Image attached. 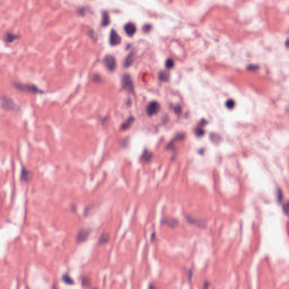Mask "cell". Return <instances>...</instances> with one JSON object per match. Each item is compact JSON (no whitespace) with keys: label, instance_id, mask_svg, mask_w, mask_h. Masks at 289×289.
<instances>
[{"label":"cell","instance_id":"cell-1","mask_svg":"<svg viewBox=\"0 0 289 289\" xmlns=\"http://www.w3.org/2000/svg\"><path fill=\"white\" fill-rule=\"evenodd\" d=\"M14 87L19 90L24 91L33 94L43 93L44 92L42 90L39 88L38 86L30 84H23L19 82H14L13 84Z\"/></svg>","mask_w":289,"mask_h":289},{"label":"cell","instance_id":"cell-2","mask_svg":"<svg viewBox=\"0 0 289 289\" xmlns=\"http://www.w3.org/2000/svg\"><path fill=\"white\" fill-rule=\"evenodd\" d=\"M1 108L7 111H15L18 110V107L10 97L6 96H3L1 99Z\"/></svg>","mask_w":289,"mask_h":289},{"label":"cell","instance_id":"cell-3","mask_svg":"<svg viewBox=\"0 0 289 289\" xmlns=\"http://www.w3.org/2000/svg\"><path fill=\"white\" fill-rule=\"evenodd\" d=\"M122 84L123 88L129 93H133L134 88L133 81L129 74H124L122 78Z\"/></svg>","mask_w":289,"mask_h":289},{"label":"cell","instance_id":"cell-4","mask_svg":"<svg viewBox=\"0 0 289 289\" xmlns=\"http://www.w3.org/2000/svg\"><path fill=\"white\" fill-rule=\"evenodd\" d=\"M104 63L106 67L110 71H114L116 67V60L111 54H107L104 58Z\"/></svg>","mask_w":289,"mask_h":289},{"label":"cell","instance_id":"cell-5","mask_svg":"<svg viewBox=\"0 0 289 289\" xmlns=\"http://www.w3.org/2000/svg\"><path fill=\"white\" fill-rule=\"evenodd\" d=\"M90 232H91V230H90V229H86V228L81 229L79 232H77L76 235V241L77 244L84 243L87 240L90 234Z\"/></svg>","mask_w":289,"mask_h":289},{"label":"cell","instance_id":"cell-6","mask_svg":"<svg viewBox=\"0 0 289 289\" xmlns=\"http://www.w3.org/2000/svg\"><path fill=\"white\" fill-rule=\"evenodd\" d=\"M122 38L118 33L114 29H112L111 30L110 37H109V42L110 44L113 46H116L121 43Z\"/></svg>","mask_w":289,"mask_h":289},{"label":"cell","instance_id":"cell-7","mask_svg":"<svg viewBox=\"0 0 289 289\" xmlns=\"http://www.w3.org/2000/svg\"><path fill=\"white\" fill-rule=\"evenodd\" d=\"M160 110V105L158 102L152 101L147 107V113L150 116L157 114Z\"/></svg>","mask_w":289,"mask_h":289},{"label":"cell","instance_id":"cell-8","mask_svg":"<svg viewBox=\"0 0 289 289\" xmlns=\"http://www.w3.org/2000/svg\"><path fill=\"white\" fill-rule=\"evenodd\" d=\"M32 173L31 172L28 171L27 169L24 167H22L21 173H20V180L23 182H28L32 179Z\"/></svg>","mask_w":289,"mask_h":289},{"label":"cell","instance_id":"cell-9","mask_svg":"<svg viewBox=\"0 0 289 289\" xmlns=\"http://www.w3.org/2000/svg\"><path fill=\"white\" fill-rule=\"evenodd\" d=\"M124 29L126 34L129 36H133L136 32V27L135 24L132 22L125 24Z\"/></svg>","mask_w":289,"mask_h":289},{"label":"cell","instance_id":"cell-10","mask_svg":"<svg viewBox=\"0 0 289 289\" xmlns=\"http://www.w3.org/2000/svg\"><path fill=\"white\" fill-rule=\"evenodd\" d=\"M19 38V36L18 35H16L15 34H13L12 32H7L3 36V40L6 43H10L13 42L15 40L18 39Z\"/></svg>","mask_w":289,"mask_h":289},{"label":"cell","instance_id":"cell-11","mask_svg":"<svg viewBox=\"0 0 289 289\" xmlns=\"http://www.w3.org/2000/svg\"><path fill=\"white\" fill-rule=\"evenodd\" d=\"M110 239V234L107 233H104L101 235L100 238H99L98 239V245L100 246H102L107 244V243L109 242Z\"/></svg>","mask_w":289,"mask_h":289},{"label":"cell","instance_id":"cell-12","mask_svg":"<svg viewBox=\"0 0 289 289\" xmlns=\"http://www.w3.org/2000/svg\"><path fill=\"white\" fill-rule=\"evenodd\" d=\"M134 121V118L132 116H130L128 118L125 122H124L120 126V129L122 130H126L128 129L132 125Z\"/></svg>","mask_w":289,"mask_h":289},{"label":"cell","instance_id":"cell-13","mask_svg":"<svg viewBox=\"0 0 289 289\" xmlns=\"http://www.w3.org/2000/svg\"><path fill=\"white\" fill-rule=\"evenodd\" d=\"M110 23V18L109 14L106 10L102 12V25L103 27H106Z\"/></svg>","mask_w":289,"mask_h":289},{"label":"cell","instance_id":"cell-14","mask_svg":"<svg viewBox=\"0 0 289 289\" xmlns=\"http://www.w3.org/2000/svg\"><path fill=\"white\" fill-rule=\"evenodd\" d=\"M206 124V121L202 120L200 122L198 127L195 129V134L198 137H201L204 134V130L203 129V126Z\"/></svg>","mask_w":289,"mask_h":289},{"label":"cell","instance_id":"cell-15","mask_svg":"<svg viewBox=\"0 0 289 289\" xmlns=\"http://www.w3.org/2000/svg\"><path fill=\"white\" fill-rule=\"evenodd\" d=\"M62 279L63 282L67 285H73L75 284L73 279L67 273L63 274L62 277Z\"/></svg>","mask_w":289,"mask_h":289},{"label":"cell","instance_id":"cell-16","mask_svg":"<svg viewBox=\"0 0 289 289\" xmlns=\"http://www.w3.org/2000/svg\"><path fill=\"white\" fill-rule=\"evenodd\" d=\"M164 222L170 227H171V228H173L176 227L179 224L178 221L173 218H167L164 220Z\"/></svg>","mask_w":289,"mask_h":289},{"label":"cell","instance_id":"cell-17","mask_svg":"<svg viewBox=\"0 0 289 289\" xmlns=\"http://www.w3.org/2000/svg\"><path fill=\"white\" fill-rule=\"evenodd\" d=\"M92 281L89 277H82L81 278V285L82 287L89 288L91 287Z\"/></svg>","mask_w":289,"mask_h":289},{"label":"cell","instance_id":"cell-18","mask_svg":"<svg viewBox=\"0 0 289 289\" xmlns=\"http://www.w3.org/2000/svg\"><path fill=\"white\" fill-rule=\"evenodd\" d=\"M133 61V54L132 53H130L128 55V56L125 58V59L124 61V66L125 67H128L132 64V62Z\"/></svg>","mask_w":289,"mask_h":289},{"label":"cell","instance_id":"cell-19","mask_svg":"<svg viewBox=\"0 0 289 289\" xmlns=\"http://www.w3.org/2000/svg\"><path fill=\"white\" fill-rule=\"evenodd\" d=\"M169 73L165 71H161L159 73V78L160 80L163 81H167L169 79Z\"/></svg>","mask_w":289,"mask_h":289},{"label":"cell","instance_id":"cell-20","mask_svg":"<svg viewBox=\"0 0 289 289\" xmlns=\"http://www.w3.org/2000/svg\"><path fill=\"white\" fill-rule=\"evenodd\" d=\"M152 157V154L151 152H148L147 151H145L142 155V160L145 162H148Z\"/></svg>","mask_w":289,"mask_h":289},{"label":"cell","instance_id":"cell-21","mask_svg":"<svg viewBox=\"0 0 289 289\" xmlns=\"http://www.w3.org/2000/svg\"><path fill=\"white\" fill-rule=\"evenodd\" d=\"M225 105L228 109H232L233 108H234V107L235 106V102L233 100L230 99V100H228L226 102Z\"/></svg>","mask_w":289,"mask_h":289},{"label":"cell","instance_id":"cell-22","mask_svg":"<svg viewBox=\"0 0 289 289\" xmlns=\"http://www.w3.org/2000/svg\"><path fill=\"white\" fill-rule=\"evenodd\" d=\"M92 79H93V81L95 82H100L102 80L101 77L98 73L94 74V75L93 76Z\"/></svg>","mask_w":289,"mask_h":289},{"label":"cell","instance_id":"cell-23","mask_svg":"<svg viewBox=\"0 0 289 289\" xmlns=\"http://www.w3.org/2000/svg\"><path fill=\"white\" fill-rule=\"evenodd\" d=\"M174 66V62L172 59H168L166 62V66L168 68H171Z\"/></svg>","mask_w":289,"mask_h":289},{"label":"cell","instance_id":"cell-24","mask_svg":"<svg viewBox=\"0 0 289 289\" xmlns=\"http://www.w3.org/2000/svg\"><path fill=\"white\" fill-rule=\"evenodd\" d=\"M85 11H86V8L84 7H80V9H78L77 10V12L79 14L81 15H84L85 14Z\"/></svg>","mask_w":289,"mask_h":289},{"label":"cell","instance_id":"cell-25","mask_svg":"<svg viewBox=\"0 0 289 289\" xmlns=\"http://www.w3.org/2000/svg\"><path fill=\"white\" fill-rule=\"evenodd\" d=\"M174 110H175V113L176 114H180L181 113V111H182V109H181V107L180 105L176 106L175 107Z\"/></svg>","mask_w":289,"mask_h":289},{"label":"cell","instance_id":"cell-26","mask_svg":"<svg viewBox=\"0 0 289 289\" xmlns=\"http://www.w3.org/2000/svg\"><path fill=\"white\" fill-rule=\"evenodd\" d=\"M70 209L72 212H75L77 210V206L75 204H71L70 205Z\"/></svg>","mask_w":289,"mask_h":289},{"label":"cell","instance_id":"cell-27","mask_svg":"<svg viewBox=\"0 0 289 289\" xmlns=\"http://www.w3.org/2000/svg\"><path fill=\"white\" fill-rule=\"evenodd\" d=\"M150 28H151L150 25H149V24H146V25L144 26V27H143V30L145 32H147L150 30Z\"/></svg>","mask_w":289,"mask_h":289},{"label":"cell","instance_id":"cell-28","mask_svg":"<svg viewBox=\"0 0 289 289\" xmlns=\"http://www.w3.org/2000/svg\"><path fill=\"white\" fill-rule=\"evenodd\" d=\"M188 275V278H189V281H191L192 278L193 277V271L192 269H190L189 271Z\"/></svg>","mask_w":289,"mask_h":289},{"label":"cell","instance_id":"cell-29","mask_svg":"<svg viewBox=\"0 0 289 289\" xmlns=\"http://www.w3.org/2000/svg\"><path fill=\"white\" fill-rule=\"evenodd\" d=\"M284 211L287 215H289V203H287L285 206L284 208Z\"/></svg>","mask_w":289,"mask_h":289},{"label":"cell","instance_id":"cell-30","mask_svg":"<svg viewBox=\"0 0 289 289\" xmlns=\"http://www.w3.org/2000/svg\"><path fill=\"white\" fill-rule=\"evenodd\" d=\"M210 286V283L208 281H205L203 284V289H208Z\"/></svg>","mask_w":289,"mask_h":289},{"label":"cell","instance_id":"cell-31","mask_svg":"<svg viewBox=\"0 0 289 289\" xmlns=\"http://www.w3.org/2000/svg\"><path fill=\"white\" fill-rule=\"evenodd\" d=\"M148 289H158L157 287H156L153 284H150L149 285V287H148Z\"/></svg>","mask_w":289,"mask_h":289},{"label":"cell","instance_id":"cell-32","mask_svg":"<svg viewBox=\"0 0 289 289\" xmlns=\"http://www.w3.org/2000/svg\"><path fill=\"white\" fill-rule=\"evenodd\" d=\"M52 289H58V288L57 287V286L55 285V284H54L53 285V287H52Z\"/></svg>","mask_w":289,"mask_h":289},{"label":"cell","instance_id":"cell-33","mask_svg":"<svg viewBox=\"0 0 289 289\" xmlns=\"http://www.w3.org/2000/svg\"><path fill=\"white\" fill-rule=\"evenodd\" d=\"M286 45L287 46L289 47V39H288V40L286 41Z\"/></svg>","mask_w":289,"mask_h":289},{"label":"cell","instance_id":"cell-34","mask_svg":"<svg viewBox=\"0 0 289 289\" xmlns=\"http://www.w3.org/2000/svg\"><path fill=\"white\" fill-rule=\"evenodd\" d=\"M93 289H98L97 288H93Z\"/></svg>","mask_w":289,"mask_h":289}]
</instances>
